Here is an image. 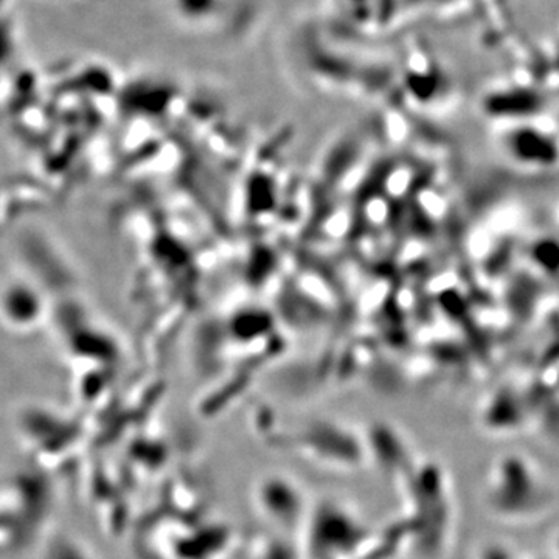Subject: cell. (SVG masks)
I'll use <instances>...</instances> for the list:
<instances>
[{
	"label": "cell",
	"instance_id": "obj_1",
	"mask_svg": "<svg viewBox=\"0 0 559 559\" xmlns=\"http://www.w3.org/2000/svg\"><path fill=\"white\" fill-rule=\"evenodd\" d=\"M509 150L521 164L549 167L559 159L557 143L536 131L514 132L509 138Z\"/></svg>",
	"mask_w": 559,
	"mask_h": 559
}]
</instances>
